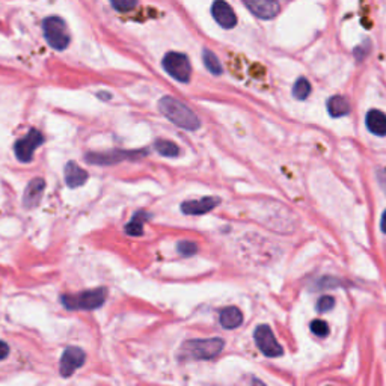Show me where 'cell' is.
<instances>
[{"mask_svg":"<svg viewBox=\"0 0 386 386\" xmlns=\"http://www.w3.org/2000/svg\"><path fill=\"white\" fill-rule=\"evenodd\" d=\"M158 109H160V112L167 118V120L174 123L175 125L184 128V130L195 132L201 127L200 118L196 116L192 109L181 103L180 100H175L172 97L160 98Z\"/></svg>","mask_w":386,"mask_h":386,"instance_id":"cell-1","label":"cell"},{"mask_svg":"<svg viewBox=\"0 0 386 386\" xmlns=\"http://www.w3.org/2000/svg\"><path fill=\"white\" fill-rule=\"evenodd\" d=\"M223 345L225 343L221 338L187 341L180 349V359H195V361L213 359L223 350Z\"/></svg>","mask_w":386,"mask_h":386,"instance_id":"cell-2","label":"cell"},{"mask_svg":"<svg viewBox=\"0 0 386 386\" xmlns=\"http://www.w3.org/2000/svg\"><path fill=\"white\" fill-rule=\"evenodd\" d=\"M106 298H107V290L104 287H100V289L86 290L76 294H64L61 298V302L67 310L89 311V310L100 308V306L104 303Z\"/></svg>","mask_w":386,"mask_h":386,"instance_id":"cell-3","label":"cell"},{"mask_svg":"<svg viewBox=\"0 0 386 386\" xmlns=\"http://www.w3.org/2000/svg\"><path fill=\"white\" fill-rule=\"evenodd\" d=\"M43 31L47 43L56 50H64L70 44V34L61 17H47L43 22Z\"/></svg>","mask_w":386,"mask_h":386,"instance_id":"cell-4","label":"cell"},{"mask_svg":"<svg viewBox=\"0 0 386 386\" xmlns=\"http://www.w3.org/2000/svg\"><path fill=\"white\" fill-rule=\"evenodd\" d=\"M165 71L181 83H189L192 76V67L189 57L183 53L171 52L163 57Z\"/></svg>","mask_w":386,"mask_h":386,"instance_id":"cell-5","label":"cell"},{"mask_svg":"<svg viewBox=\"0 0 386 386\" xmlns=\"http://www.w3.org/2000/svg\"><path fill=\"white\" fill-rule=\"evenodd\" d=\"M254 338L261 353L266 354L267 358H278V356H282L284 349L281 347V344L276 341L272 329L267 324H260L259 328L255 329Z\"/></svg>","mask_w":386,"mask_h":386,"instance_id":"cell-6","label":"cell"},{"mask_svg":"<svg viewBox=\"0 0 386 386\" xmlns=\"http://www.w3.org/2000/svg\"><path fill=\"white\" fill-rule=\"evenodd\" d=\"M43 142H44L43 135L38 130H35V128H32V130L29 132L25 137H22V139H18L15 142V146H14L15 157L23 163L31 162L34 157V153L36 151V148Z\"/></svg>","mask_w":386,"mask_h":386,"instance_id":"cell-7","label":"cell"},{"mask_svg":"<svg viewBox=\"0 0 386 386\" xmlns=\"http://www.w3.org/2000/svg\"><path fill=\"white\" fill-rule=\"evenodd\" d=\"M86 354L82 349L78 347H67L62 353L61 364H59V370H61L62 378H70L78 368L85 364Z\"/></svg>","mask_w":386,"mask_h":386,"instance_id":"cell-8","label":"cell"},{"mask_svg":"<svg viewBox=\"0 0 386 386\" xmlns=\"http://www.w3.org/2000/svg\"><path fill=\"white\" fill-rule=\"evenodd\" d=\"M221 204V200L217 196H205L202 200H195V201H184L181 204V212L184 214H205L216 209L217 205Z\"/></svg>","mask_w":386,"mask_h":386,"instance_id":"cell-9","label":"cell"},{"mask_svg":"<svg viewBox=\"0 0 386 386\" xmlns=\"http://www.w3.org/2000/svg\"><path fill=\"white\" fill-rule=\"evenodd\" d=\"M244 6L249 11L263 20H270L278 15L280 13V4L273 2V0H254V2H244Z\"/></svg>","mask_w":386,"mask_h":386,"instance_id":"cell-10","label":"cell"},{"mask_svg":"<svg viewBox=\"0 0 386 386\" xmlns=\"http://www.w3.org/2000/svg\"><path fill=\"white\" fill-rule=\"evenodd\" d=\"M212 14L223 29H233L237 25V17L233 8L226 2H214L212 6Z\"/></svg>","mask_w":386,"mask_h":386,"instance_id":"cell-11","label":"cell"},{"mask_svg":"<svg viewBox=\"0 0 386 386\" xmlns=\"http://www.w3.org/2000/svg\"><path fill=\"white\" fill-rule=\"evenodd\" d=\"M44 189H46V181L43 178H35V180H32L27 184L23 195V204L26 209H34V207L39 204V201H41L43 198Z\"/></svg>","mask_w":386,"mask_h":386,"instance_id":"cell-12","label":"cell"},{"mask_svg":"<svg viewBox=\"0 0 386 386\" xmlns=\"http://www.w3.org/2000/svg\"><path fill=\"white\" fill-rule=\"evenodd\" d=\"M88 180V172L85 170H82L81 166L74 162H68L65 165V183L68 187H78L83 186Z\"/></svg>","mask_w":386,"mask_h":386,"instance_id":"cell-13","label":"cell"},{"mask_svg":"<svg viewBox=\"0 0 386 386\" xmlns=\"http://www.w3.org/2000/svg\"><path fill=\"white\" fill-rule=\"evenodd\" d=\"M219 320H221L222 328L235 329L243 323V314L239 308H235V306H228V308L221 311Z\"/></svg>","mask_w":386,"mask_h":386,"instance_id":"cell-14","label":"cell"},{"mask_svg":"<svg viewBox=\"0 0 386 386\" xmlns=\"http://www.w3.org/2000/svg\"><path fill=\"white\" fill-rule=\"evenodd\" d=\"M367 128L375 136H386V115L373 109L367 113Z\"/></svg>","mask_w":386,"mask_h":386,"instance_id":"cell-15","label":"cell"},{"mask_svg":"<svg viewBox=\"0 0 386 386\" xmlns=\"http://www.w3.org/2000/svg\"><path fill=\"white\" fill-rule=\"evenodd\" d=\"M127 153H104V154H88L86 156V162L89 163H95V165H112L116 162H121L124 158H127Z\"/></svg>","mask_w":386,"mask_h":386,"instance_id":"cell-16","label":"cell"},{"mask_svg":"<svg viewBox=\"0 0 386 386\" xmlns=\"http://www.w3.org/2000/svg\"><path fill=\"white\" fill-rule=\"evenodd\" d=\"M328 111L333 118L344 116L350 112V103L341 95H333L328 102Z\"/></svg>","mask_w":386,"mask_h":386,"instance_id":"cell-17","label":"cell"},{"mask_svg":"<svg viewBox=\"0 0 386 386\" xmlns=\"http://www.w3.org/2000/svg\"><path fill=\"white\" fill-rule=\"evenodd\" d=\"M148 217H150V214H148V213L137 212L133 216V219L130 221V223L125 225V233L128 235H141L142 230H144V223L148 221Z\"/></svg>","mask_w":386,"mask_h":386,"instance_id":"cell-18","label":"cell"},{"mask_svg":"<svg viewBox=\"0 0 386 386\" xmlns=\"http://www.w3.org/2000/svg\"><path fill=\"white\" fill-rule=\"evenodd\" d=\"M202 59H204V64L207 67V70H209L210 73H213L216 76L222 74V65L219 62V59H217V56L213 52L207 50V48H205V50L202 52Z\"/></svg>","mask_w":386,"mask_h":386,"instance_id":"cell-19","label":"cell"},{"mask_svg":"<svg viewBox=\"0 0 386 386\" xmlns=\"http://www.w3.org/2000/svg\"><path fill=\"white\" fill-rule=\"evenodd\" d=\"M156 150L158 154H162L165 157H177L180 154V148H178L177 144L171 141H157L156 142Z\"/></svg>","mask_w":386,"mask_h":386,"instance_id":"cell-20","label":"cell"},{"mask_svg":"<svg viewBox=\"0 0 386 386\" xmlns=\"http://www.w3.org/2000/svg\"><path fill=\"white\" fill-rule=\"evenodd\" d=\"M311 94V85L310 82L306 81L305 77H301L296 81L294 86H293V95L298 98V100H305V98H308V95Z\"/></svg>","mask_w":386,"mask_h":386,"instance_id":"cell-21","label":"cell"},{"mask_svg":"<svg viewBox=\"0 0 386 386\" xmlns=\"http://www.w3.org/2000/svg\"><path fill=\"white\" fill-rule=\"evenodd\" d=\"M311 332L317 336H322V338H323V336H326L329 333V326H328V323L323 322V320H314L311 323Z\"/></svg>","mask_w":386,"mask_h":386,"instance_id":"cell-22","label":"cell"},{"mask_svg":"<svg viewBox=\"0 0 386 386\" xmlns=\"http://www.w3.org/2000/svg\"><path fill=\"white\" fill-rule=\"evenodd\" d=\"M335 306V299L331 298V296H323V298L319 299L317 302V311L319 312H328Z\"/></svg>","mask_w":386,"mask_h":386,"instance_id":"cell-23","label":"cell"},{"mask_svg":"<svg viewBox=\"0 0 386 386\" xmlns=\"http://www.w3.org/2000/svg\"><path fill=\"white\" fill-rule=\"evenodd\" d=\"M178 252L184 256H192L198 252V246L193 242H181L178 243Z\"/></svg>","mask_w":386,"mask_h":386,"instance_id":"cell-24","label":"cell"},{"mask_svg":"<svg viewBox=\"0 0 386 386\" xmlns=\"http://www.w3.org/2000/svg\"><path fill=\"white\" fill-rule=\"evenodd\" d=\"M137 4L136 2H113L112 6L115 9H118V11L121 13H125V11H130V9H133Z\"/></svg>","mask_w":386,"mask_h":386,"instance_id":"cell-25","label":"cell"},{"mask_svg":"<svg viewBox=\"0 0 386 386\" xmlns=\"http://www.w3.org/2000/svg\"><path fill=\"white\" fill-rule=\"evenodd\" d=\"M8 354H9V345L5 341H0V361L6 359Z\"/></svg>","mask_w":386,"mask_h":386,"instance_id":"cell-26","label":"cell"},{"mask_svg":"<svg viewBox=\"0 0 386 386\" xmlns=\"http://www.w3.org/2000/svg\"><path fill=\"white\" fill-rule=\"evenodd\" d=\"M380 226H382V231H383V233H386V212H385V213H383V216H382Z\"/></svg>","mask_w":386,"mask_h":386,"instance_id":"cell-27","label":"cell"},{"mask_svg":"<svg viewBox=\"0 0 386 386\" xmlns=\"http://www.w3.org/2000/svg\"><path fill=\"white\" fill-rule=\"evenodd\" d=\"M252 386H266L261 380H259V379H254L252 380Z\"/></svg>","mask_w":386,"mask_h":386,"instance_id":"cell-28","label":"cell"}]
</instances>
